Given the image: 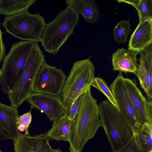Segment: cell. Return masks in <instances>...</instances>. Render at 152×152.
I'll list each match as a JSON object with an SVG mask.
<instances>
[{
	"label": "cell",
	"mask_w": 152,
	"mask_h": 152,
	"mask_svg": "<svg viewBox=\"0 0 152 152\" xmlns=\"http://www.w3.org/2000/svg\"><path fill=\"white\" fill-rule=\"evenodd\" d=\"M91 88L83 93L79 109L72 121L68 141L70 152H81L86 143L102 127L97 101L92 96Z\"/></svg>",
	"instance_id": "6da1fadb"
},
{
	"label": "cell",
	"mask_w": 152,
	"mask_h": 152,
	"mask_svg": "<svg viewBox=\"0 0 152 152\" xmlns=\"http://www.w3.org/2000/svg\"><path fill=\"white\" fill-rule=\"evenodd\" d=\"M79 15L73 8L68 5L53 20L46 24L41 41L46 51L54 56L58 53L60 48L73 34Z\"/></svg>",
	"instance_id": "7a4b0ae2"
},
{
	"label": "cell",
	"mask_w": 152,
	"mask_h": 152,
	"mask_svg": "<svg viewBox=\"0 0 152 152\" xmlns=\"http://www.w3.org/2000/svg\"><path fill=\"white\" fill-rule=\"evenodd\" d=\"M45 57L38 43L35 42L21 74L7 94L11 105L18 108L34 92V85L36 75L45 60Z\"/></svg>",
	"instance_id": "3957f363"
},
{
	"label": "cell",
	"mask_w": 152,
	"mask_h": 152,
	"mask_svg": "<svg viewBox=\"0 0 152 152\" xmlns=\"http://www.w3.org/2000/svg\"><path fill=\"white\" fill-rule=\"evenodd\" d=\"M99 117L112 152H116L125 146L133 134L119 111L108 100L99 104Z\"/></svg>",
	"instance_id": "277c9868"
},
{
	"label": "cell",
	"mask_w": 152,
	"mask_h": 152,
	"mask_svg": "<svg viewBox=\"0 0 152 152\" xmlns=\"http://www.w3.org/2000/svg\"><path fill=\"white\" fill-rule=\"evenodd\" d=\"M95 70L94 64L88 58L74 63L58 96L66 110L79 95L91 87L95 77Z\"/></svg>",
	"instance_id": "5b68a950"
},
{
	"label": "cell",
	"mask_w": 152,
	"mask_h": 152,
	"mask_svg": "<svg viewBox=\"0 0 152 152\" xmlns=\"http://www.w3.org/2000/svg\"><path fill=\"white\" fill-rule=\"evenodd\" d=\"M46 23L39 12L28 11L5 17L1 23L6 32L21 41L41 42Z\"/></svg>",
	"instance_id": "8992f818"
},
{
	"label": "cell",
	"mask_w": 152,
	"mask_h": 152,
	"mask_svg": "<svg viewBox=\"0 0 152 152\" xmlns=\"http://www.w3.org/2000/svg\"><path fill=\"white\" fill-rule=\"evenodd\" d=\"M35 42L20 41L13 43L3 61L0 76V88L7 94L21 74Z\"/></svg>",
	"instance_id": "52a82bcc"
},
{
	"label": "cell",
	"mask_w": 152,
	"mask_h": 152,
	"mask_svg": "<svg viewBox=\"0 0 152 152\" xmlns=\"http://www.w3.org/2000/svg\"><path fill=\"white\" fill-rule=\"evenodd\" d=\"M66 75L61 67L48 65L43 62L37 73L34 92L58 96L61 91Z\"/></svg>",
	"instance_id": "ba28073f"
},
{
	"label": "cell",
	"mask_w": 152,
	"mask_h": 152,
	"mask_svg": "<svg viewBox=\"0 0 152 152\" xmlns=\"http://www.w3.org/2000/svg\"><path fill=\"white\" fill-rule=\"evenodd\" d=\"M122 73H119L110 86L119 109L132 134H136L142 124L131 103L126 89Z\"/></svg>",
	"instance_id": "9c48e42d"
},
{
	"label": "cell",
	"mask_w": 152,
	"mask_h": 152,
	"mask_svg": "<svg viewBox=\"0 0 152 152\" xmlns=\"http://www.w3.org/2000/svg\"><path fill=\"white\" fill-rule=\"evenodd\" d=\"M31 108L39 110L51 121L63 116L66 109L58 96L34 92L26 99Z\"/></svg>",
	"instance_id": "30bf717a"
},
{
	"label": "cell",
	"mask_w": 152,
	"mask_h": 152,
	"mask_svg": "<svg viewBox=\"0 0 152 152\" xmlns=\"http://www.w3.org/2000/svg\"><path fill=\"white\" fill-rule=\"evenodd\" d=\"M126 92L141 123L152 125V101H148L137 86L136 80L124 77Z\"/></svg>",
	"instance_id": "8fae6325"
},
{
	"label": "cell",
	"mask_w": 152,
	"mask_h": 152,
	"mask_svg": "<svg viewBox=\"0 0 152 152\" xmlns=\"http://www.w3.org/2000/svg\"><path fill=\"white\" fill-rule=\"evenodd\" d=\"M46 132L34 136L20 133L13 141L15 152H52Z\"/></svg>",
	"instance_id": "7c38bea8"
},
{
	"label": "cell",
	"mask_w": 152,
	"mask_h": 152,
	"mask_svg": "<svg viewBox=\"0 0 152 152\" xmlns=\"http://www.w3.org/2000/svg\"><path fill=\"white\" fill-rule=\"evenodd\" d=\"M152 44V19L139 22L131 35L128 49L139 52Z\"/></svg>",
	"instance_id": "4fadbf2b"
},
{
	"label": "cell",
	"mask_w": 152,
	"mask_h": 152,
	"mask_svg": "<svg viewBox=\"0 0 152 152\" xmlns=\"http://www.w3.org/2000/svg\"><path fill=\"white\" fill-rule=\"evenodd\" d=\"M139 52L124 48L118 49L112 56L113 70L134 74L138 65L136 56Z\"/></svg>",
	"instance_id": "5bb4252c"
},
{
	"label": "cell",
	"mask_w": 152,
	"mask_h": 152,
	"mask_svg": "<svg viewBox=\"0 0 152 152\" xmlns=\"http://www.w3.org/2000/svg\"><path fill=\"white\" fill-rule=\"evenodd\" d=\"M19 117L17 108L0 102V125L13 141L20 134L18 128Z\"/></svg>",
	"instance_id": "9a60e30c"
},
{
	"label": "cell",
	"mask_w": 152,
	"mask_h": 152,
	"mask_svg": "<svg viewBox=\"0 0 152 152\" xmlns=\"http://www.w3.org/2000/svg\"><path fill=\"white\" fill-rule=\"evenodd\" d=\"M67 6L72 7L83 18L85 21L96 24L100 16L99 9L94 0H67Z\"/></svg>",
	"instance_id": "2e32d148"
},
{
	"label": "cell",
	"mask_w": 152,
	"mask_h": 152,
	"mask_svg": "<svg viewBox=\"0 0 152 152\" xmlns=\"http://www.w3.org/2000/svg\"><path fill=\"white\" fill-rule=\"evenodd\" d=\"M72 123V120L64 115L53 121L52 127L46 132L47 137L49 140L69 141Z\"/></svg>",
	"instance_id": "e0dca14e"
},
{
	"label": "cell",
	"mask_w": 152,
	"mask_h": 152,
	"mask_svg": "<svg viewBox=\"0 0 152 152\" xmlns=\"http://www.w3.org/2000/svg\"><path fill=\"white\" fill-rule=\"evenodd\" d=\"M139 62L134 74L138 78L140 86L147 94L148 101H152V68L140 56Z\"/></svg>",
	"instance_id": "ac0fdd59"
},
{
	"label": "cell",
	"mask_w": 152,
	"mask_h": 152,
	"mask_svg": "<svg viewBox=\"0 0 152 152\" xmlns=\"http://www.w3.org/2000/svg\"><path fill=\"white\" fill-rule=\"evenodd\" d=\"M36 0H0V14L12 16L28 11Z\"/></svg>",
	"instance_id": "d6986e66"
},
{
	"label": "cell",
	"mask_w": 152,
	"mask_h": 152,
	"mask_svg": "<svg viewBox=\"0 0 152 152\" xmlns=\"http://www.w3.org/2000/svg\"><path fill=\"white\" fill-rule=\"evenodd\" d=\"M136 134L142 147L152 152V125L147 122L142 124Z\"/></svg>",
	"instance_id": "ffe728a7"
},
{
	"label": "cell",
	"mask_w": 152,
	"mask_h": 152,
	"mask_svg": "<svg viewBox=\"0 0 152 152\" xmlns=\"http://www.w3.org/2000/svg\"><path fill=\"white\" fill-rule=\"evenodd\" d=\"M129 20L118 22L113 30L114 41L120 43L127 42V38L131 31Z\"/></svg>",
	"instance_id": "44dd1931"
},
{
	"label": "cell",
	"mask_w": 152,
	"mask_h": 152,
	"mask_svg": "<svg viewBox=\"0 0 152 152\" xmlns=\"http://www.w3.org/2000/svg\"><path fill=\"white\" fill-rule=\"evenodd\" d=\"M91 86L102 92L110 102L119 110V109L112 91L104 80L96 77L94 79Z\"/></svg>",
	"instance_id": "7402d4cb"
},
{
	"label": "cell",
	"mask_w": 152,
	"mask_h": 152,
	"mask_svg": "<svg viewBox=\"0 0 152 152\" xmlns=\"http://www.w3.org/2000/svg\"><path fill=\"white\" fill-rule=\"evenodd\" d=\"M136 9L139 22L152 19V0H140Z\"/></svg>",
	"instance_id": "603a6c76"
},
{
	"label": "cell",
	"mask_w": 152,
	"mask_h": 152,
	"mask_svg": "<svg viewBox=\"0 0 152 152\" xmlns=\"http://www.w3.org/2000/svg\"><path fill=\"white\" fill-rule=\"evenodd\" d=\"M116 152H150L143 149L139 142L136 134L133 136L129 142Z\"/></svg>",
	"instance_id": "cb8c5ba5"
},
{
	"label": "cell",
	"mask_w": 152,
	"mask_h": 152,
	"mask_svg": "<svg viewBox=\"0 0 152 152\" xmlns=\"http://www.w3.org/2000/svg\"><path fill=\"white\" fill-rule=\"evenodd\" d=\"M31 120V111L19 116L17 119L18 128L19 131L21 132L25 131L24 134L29 135L28 129Z\"/></svg>",
	"instance_id": "d4e9b609"
},
{
	"label": "cell",
	"mask_w": 152,
	"mask_h": 152,
	"mask_svg": "<svg viewBox=\"0 0 152 152\" xmlns=\"http://www.w3.org/2000/svg\"><path fill=\"white\" fill-rule=\"evenodd\" d=\"M83 94L79 95L74 100L69 108L66 111L64 115L72 121L73 119L80 106Z\"/></svg>",
	"instance_id": "484cf974"
},
{
	"label": "cell",
	"mask_w": 152,
	"mask_h": 152,
	"mask_svg": "<svg viewBox=\"0 0 152 152\" xmlns=\"http://www.w3.org/2000/svg\"><path fill=\"white\" fill-rule=\"evenodd\" d=\"M3 33L0 26V62L3 60L6 54V47L3 42L2 37Z\"/></svg>",
	"instance_id": "4316f807"
},
{
	"label": "cell",
	"mask_w": 152,
	"mask_h": 152,
	"mask_svg": "<svg viewBox=\"0 0 152 152\" xmlns=\"http://www.w3.org/2000/svg\"><path fill=\"white\" fill-rule=\"evenodd\" d=\"M140 0H117L119 3L121 2H124L131 4L135 8L137 6Z\"/></svg>",
	"instance_id": "83f0119b"
},
{
	"label": "cell",
	"mask_w": 152,
	"mask_h": 152,
	"mask_svg": "<svg viewBox=\"0 0 152 152\" xmlns=\"http://www.w3.org/2000/svg\"><path fill=\"white\" fill-rule=\"evenodd\" d=\"M10 139V137L5 132L2 128L0 125V140Z\"/></svg>",
	"instance_id": "f1b7e54d"
},
{
	"label": "cell",
	"mask_w": 152,
	"mask_h": 152,
	"mask_svg": "<svg viewBox=\"0 0 152 152\" xmlns=\"http://www.w3.org/2000/svg\"><path fill=\"white\" fill-rule=\"evenodd\" d=\"M52 152H62L60 148L57 149H53Z\"/></svg>",
	"instance_id": "f546056e"
},
{
	"label": "cell",
	"mask_w": 152,
	"mask_h": 152,
	"mask_svg": "<svg viewBox=\"0 0 152 152\" xmlns=\"http://www.w3.org/2000/svg\"><path fill=\"white\" fill-rule=\"evenodd\" d=\"M1 69H0V76L1 75Z\"/></svg>",
	"instance_id": "4dcf8cb0"
},
{
	"label": "cell",
	"mask_w": 152,
	"mask_h": 152,
	"mask_svg": "<svg viewBox=\"0 0 152 152\" xmlns=\"http://www.w3.org/2000/svg\"><path fill=\"white\" fill-rule=\"evenodd\" d=\"M0 152H2V151L0 150Z\"/></svg>",
	"instance_id": "1f68e13d"
},
{
	"label": "cell",
	"mask_w": 152,
	"mask_h": 152,
	"mask_svg": "<svg viewBox=\"0 0 152 152\" xmlns=\"http://www.w3.org/2000/svg\"><path fill=\"white\" fill-rule=\"evenodd\" d=\"M1 63L0 62V64Z\"/></svg>",
	"instance_id": "d6a6232c"
}]
</instances>
